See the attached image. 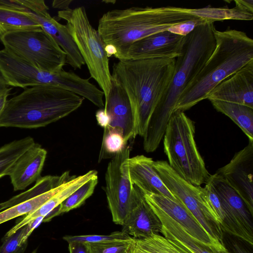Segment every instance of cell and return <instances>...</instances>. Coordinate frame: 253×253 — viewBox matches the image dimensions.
Returning <instances> with one entry per match:
<instances>
[{
  "label": "cell",
  "mask_w": 253,
  "mask_h": 253,
  "mask_svg": "<svg viewBox=\"0 0 253 253\" xmlns=\"http://www.w3.org/2000/svg\"><path fill=\"white\" fill-rule=\"evenodd\" d=\"M0 40L4 48L42 70L58 72L67 63L65 52L42 28L10 32Z\"/></svg>",
  "instance_id": "ba28073f"
},
{
  "label": "cell",
  "mask_w": 253,
  "mask_h": 253,
  "mask_svg": "<svg viewBox=\"0 0 253 253\" xmlns=\"http://www.w3.org/2000/svg\"><path fill=\"white\" fill-rule=\"evenodd\" d=\"M189 13L207 21L214 22L225 20L251 21L253 19V13L236 5L234 8L210 7L188 8Z\"/></svg>",
  "instance_id": "83f0119b"
},
{
  "label": "cell",
  "mask_w": 253,
  "mask_h": 253,
  "mask_svg": "<svg viewBox=\"0 0 253 253\" xmlns=\"http://www.w3.org/2000/svg\"><path fill=\"white\" fill-rule=\"evenodd\" d=\"M59 205L55 208L50 212H49L46 216L44 217L43 222H48L50 221L51 219L54 217L60 214Z\"/></svg>",
  "instance_id": "b9f144b4"
},
{
  "label": "cell",
  "mask_w": 253,
  "mask_h": 253,
  "mask_svg": "<svg viewBox=\"0 0 253 253\" xmlns=\"http://www.w3.org/2000/svg\"><path fill=\"white\" fill-rule=\"evenodd\" d=\"M40 28L37 22L24 11L0 4V37L10 32Z\"/></svg>",
  "instance_id": "cb8c5ba5"
},
{
  "label": "cell",
  "mask_w": 253,
  "mask_h": 253,
  "mask_svg": "<svg viewBox=\"0 0 253 253\" xmlns=\"http://www.w3.org/2000/svg\"><path fill=\"white\" fill-rule=\"evenodd\" d=\"M176 58H156L119 60L112 77L126 94L133 110L137 135L143 137L151 116L167 90Z\"/></svg>",
  "instance_id": "7a4b0ae2"
},
{
  "label": "cell",
  "mask_w": 253,
  "mask_h": 253,
  "mask_svg": "<svg viewBox=\"0 0 253 253\" xmlns=\"http://www.w3.org/2000/svg\"><path fill=\"white\" fill-rule=\"evenodd\" d=\"M215 223L221 227L224 219V213L220 199L210 178L204 187Z\"/></svg>",
  "instance_id": "836d02e7"
},
{
  "label": "cell",
  "mask_w": 253,
  "mask_h": 253,
  "mask_svg": "<svg viewBox=\"0 0 253 253\" xmlns=\"http://www.w3.org/2000/svg\"><path fill=\"white\" fill-rule=\"evenodd\" d=\"M97 175V170H91L81 175L78 176L75 175L72 176L71 178L67 182L66 185L61 190L56 193L37 210L26 215L21 220L6 232L3 238L4 239L9 237L16 231L37 217L40 216L44 217L46 216L76 190Z\"/></svg>",
  "instance_id": "44dd1931"
},
{
  "label": "cell",
  "mask_w": 253,
  "mask_h": 253,
  "mask_svg": "<svg viewBox=\"0 0 253 253\" xmlns=\"http://www.w3.org/2000/svg\"><path fill=\"white\" fill-rule=\"evenodd\" d=\"M47 151L36 143L16 161L9 176L15 191L25 189L41 176Z\"/></svg>",
  "instance_id": "ffe728a7"
},
{
  "label": "cell",
  "mask_w": 253,
  "mask_h": 253,
  "mask_svg": "<svg viewBox=\"0 0 253 253\" xmlns=\"http://www.w3.org/2000/svg\"><path fill=\"white\" fill-rule=\"evenodd\" d=\"M34 230V227L29 223L9 237L3 239L0 253H24L28 238Z\"/></svg>",
  "instance_id": "f546056e"
},
{
  "label": "cell",
  "mask_w": 253,
  "mask_h": 253,
  "mask_svg": "<svg viewBox=\"0 0 253 253\" xmlns=\"http://www.w3.org/2000/svg\"><path fill=\"white\" fill-rule=\"evenodd\" d=\"M69 253H89L86 243L71 242L68 243Z\"/></svg>",
  "instance_id": "8d00e7d4"
},
{
  "label": "cell",
  "mask_w": 253,
  "mask_h": 253,
  "mask_svg": "<svg viewBox=\"0 0 253 253\" xmlns=\"http://www.w3.org/2000/svg\"><path fill=\"white\" fill-rule=\"evenodd\" d=\"M7 86L5 79L0 72V92L7 89Z\"/></svg>",
  "instance_id": "ee69618b"
},
{
  "label": "cell",
  "mask_w": 253,
  "mask_h": 253,
  "mask_svg": "<svg viewBox=\"0 0 253 253\" xmlns=\"http://www.w3.org/2000/svg\"><path fill=\"white\" fill-rule=\"evenodd\" d=\"M38 194V190L37 188L35 186H33L28 190L13 197L8 200L0 203V211L32 198L37 196Z\"/></svg>",
  "instance_id": "d590c367"
},
{
  "label": "cell",
  "mask_w": 253,
  "mask_h": 253,
  "mask_svg": "<svg viewBox=\"0 0 253 253\" xmlns=\"http://www.w3.org/2000/svg\"><path fill=\"white\" fill-rule=\"evenodd\" d=\"M194 122L183 111L171 115L164 135V150L169 166L182 178L200 186L211 174L206 169L195 140Z\"/></svg>",
  "instance_id": "8992f818"
},
{
  "label": "cell",
  "mask_w": 253,
  "mask_h": 253,
  "mask_svg": "<svg viewBox=\"0 0 253 253\" xmlns=\"http://www.w3.org/2000/svg\"><path fill=\"white\" fill-rule=\"evenodd\" d=\"M72 1L73 0H54L52 2V5L54 8L60 9V10H63L70 8L69 5Z\"/></svg>",
  "instance_id": "ab89813d"
},
{
  "label": "cell",
  "mask_w": 253,
  "mask_h": 253,
  "mask_svg": "<svg viewBox=\"0 0 253 253\" xmlns=\"http://www.w3.org/2000/svg\"><path fill=\"white\" fill-rule=\"evenodd\" d=\"M213 23L208 21L184 37L172 79L153 111L143 136V148L146 152H153L158 148L178 100L213 51Z\"/></svg>",
  "instance_id": "6da1fadb"
},
{
  "label": "cell",
  "mask_w": 253,
  "mask_h": 253,
  "mask_svg": "<svg viewBox=\"0 0 253 253\" xmlns=\"http://www.w3.org/2000/svg\"><path fill=\"white\" fill-rule=\"evenodd\" d=\"M224 178L253 213V141L237 152L230 162L215 173Z\"/></svg>",
  "instance_id": "4fadbf2b"
},
{
  "label": "cell",
  "mask_w": 253,
  "mask_h": 253,
  "mask_svg": "<svg viewBox=\"0 0 253 253\" xmlns=\"http://www.w3.org/2000/svg\"><path fill=\"white\" fill-rule=\"evenodd\" d=\"M130 148L126 145L112 158L105 172V191L112 220L123 225L129 211L133 185L129 176Z\"/></svg>",
  "instance_id": "30bf717a"
},
{
  "label": "cell",
  "mask_w": 253,
  "mask_h": 253,
  "mask_svg": "<svg viewBox=\"0 0 253 253\" xmlns=\"http://www.w3.org/2000/svg\"><path fill=\"white\" fill-rule=\"evenodd\" d=\"M146 201L152 203L175 220L193 238L202 244L216 250L225 248L215 244L189 211L179 201L164 195L144 194Z\"/></svg>",
  "instance_id": "ac0fdd59"
},
{
  "label": "cell",
  "mask_w": 253,
  "mask_h": 253,
  "mask_svg": "<svg viewBox=\"0 0 253 253\" xmlns=\"http://www.w3.org/2000/svg\"><path fill=\"white\" fill-rule=\"evenodd\" d=\"M68 181L50 190L0 211V224L36 211L61 190Z\"/></svg>",
  "instance_id": "4316f807"
},
{
  "label": "cell",
  "mask_w": 253,
  "mask_h": 253,
  "mask_svg": "<svg viewBox=\"0 0 253 253\" xmlns=\"http://www.w3.org/2000/svg\"><path fill=\"white\" fill-rule=\"evenodd\" d=\"M184 38L168 30L151 35L130 45L119 60L176 58L180 54Z\"/></svg>",
  "instance_id": "5bb4252c"
},
{
  "label": "cell",
  "mask_w": 253,
  "mask_h": 253,
  "mask_svg": "<svg viewBox=\"0 0 253 253\" xmlns=\"http://www.w3.org/2000/svg\"><path fill=\"white\" fill-rule=\"evenodd\" d=\"M133 185L130 209L122 231L136 239L161 233L160 219L147 202L143 192Z\"/></svg>",
  "instance_id": "9a60e30c"
},
{
  "label": "cell",
  "mask_w": 253,
  "mask_h": 253,
  "mask_svg": "<svg viewBox=\"0 0 253 253\" xmlns=\"http://www.w3.org/2000/svg\"><path fill=\"white\" fill-rule=\"evenodd\" d=\"M207 21H208L203 18L197 17L172 26L168 31L173 34L185 37L193 31L196 27L204 24Z\"/></svg>",
  "instance_id": "e575fe53"
},
{
  "label": "cell",
  "mask_w": 253,
  "mask_h": 253,
  "mask_svg": "<svg viewBox=\"0 0 253 253\" xmlns=\"http://www.w3.org/2000/svg\"><path fill=\"white\" fill-rule=\"evenodd\" d=\"M213 107L230 118L253 141V108L246 105L219 100H211Z\"/></svg>",
  "instance_id": "d4e9b609"
},
{
  "label": "cell",
  "mask_w": 253,
  "mask_h": 253,
  "mask_svg": "<svg viewBox=\"0 0 253 253\" xmlns=\"http://www.w3.org/2000/svg\"><path fill=\"white\" fill-rule=\"evenodd\" d=\"M96 119L99 125L104 128H107L109 124L110 118L105 112L104 109H100L96 113Z\"/></svg>",
  "instance_id": "74e56055"
},
{
  "label": "cell",
  "mask_w": 253,
  "mask_h": 253,
  "mask_svg": "<svg viewBox=\"0 0 253 253\" xmlns=\"http://www.w3.org/2000/svg\"><path fill=\"white\" fill-rule=\"evenodd\" d=\"M58 17L66 22L69 30L89 74L104 93L105 101L112 85L109 59L105 44L97 30L91 24L85 8L79 6L59 10Z\"/></svg>",
  "instance_id": "52a82bcc"
},
{
  "label": "cell",
  "mask_w": 253,
  "mask_h": 253,
  "mask_svg": "<svg viewBox=\"0 0 253 253\" xmlns=\"http://www.w3.org/2000/svg\"><path fill=\"white\" fill-rule=\"evenodd\" d=\"M153 166L168 189L192 214L211 240L218 246H224L222 230L213 220L204 187L184 179L167 161H154Z\"/></svg>",
  "instance_id": "9c48e42d"
},
{
  "label": "cell",
  "mask_w": 253,
  "mask_h": 253,
  "mask_svg": "<svg viewBox=\"0 0 253 253\" xmlns=\"http://www.w3.org/2000/svg\"><path fill=\"white\" fill-rule=\"evenodd\" d=\"M104 110L110 118L108 126L104 129L121 133L126 143L137 135L135 116L128 98L121 86L112 79V85Z\"/></svg>",
  "instance_id": "2e32d148"
},
{
  "label": "cell",
  "mask_w": 253,
  "mask_h": 253,
  "mask_svg": "<svg viewBox=\"0 0 253 253\" xmlns=\"http://www.w3.org/2000/svg\"><path fill=\"white\" fill-rule=\"evenodd\" d=\"M214 35L213 51L181 94L173 112L187 110L206 99L217 85L253 61V40L246 33L214 29Z\"/></svg>",
  "instance_id": "277c9868"
},
{
  "label": "cell",
  "mask_w": 253,
  "mask_h": 253,
  "mask_svg": "<svg viewBox=\"0 0 253 253\" xmlns=\"http://www.w3.org/2000/svg\"><path fill=\"white\" fill-rule=\"evenodd\" d=\"M97 183V175L76 190L60 204V214L67 212L82 206L93 193Z\"/></svg>",
  "instance_id": "f1b7e54d"
},
{
  "label": "cell",
  "mask_w": 253,
  "mask_h": 253,
  "mask_svg": "<svg viewBox=\"0 0 253 253\" xmlns=\"http://www.w3.org/2000/svg\"><path fill=\"white\" fill-rule=\"evenodd\" d=\"M32 253H36V251H33Z\"/></svg>",
  "instance_id": "bcb514c9"
},
{
  "label": "cell",
  "mask_w": 253,
  "mask_h": 253,
  "mask_svg": "<svg viewBox=\"0 0 253 253\" xmlns=\"http://www.w3.org/2000/svg\"><path fill=\"white\" fill-rule=\"evenodd\" d=\"M35 144L31 136L15 140L0 148V178L9 175L18 159Z\"/></svg>",
  "instance_id": "484cf974"
},
{
  "label": "cell",
  "mask_w": 253,
  "mask_h": 253,
  "mask_svg": "<svg viewBox=\"0 0 253 253\" xmlns=\"http://www.w3.org/2000/svg\"><path fill=\"white\" fill-rule=\"evenodd\" d=\"M234 2L236 5H238L246 10L253 13V0H236Z\"/></svg>",
  "instance_id": "f35d334b"
},
{
  "label": "cell",
  "mask_w": 253,
  "mask_h": 253,
  "mask_svg": "<svg viewBox=\"0 0 253 253\" xmlns=\"http://www.w3.org/2000/svg\"><path fill=\"white\" fill-rule=\"evenodd\" d=\"M154 161L143 155L129 158L128 168L130 180L144 194L164 195L178 201L165 185L153 166Z\"/></svg>",
  "instance_id": "d6986e66"
},
{
  "label": "cell",
  "mask_w": 253,
  "mask_h": 253,
  "mask_svg": "<svg viewBox=\"0 0 253 253\" xmlns=\"http://www.w3.org/2000/svg\"><path fill=\"white\" fill-rule=\"evenodd\" d=\"M207 99L253 108V61L217 85Z\"/></svg>",
  "instance_id": "e0dca14e"
},
{
  "label": "cell",
  "mask_w": 253,
  "mask_h": 253,
  "mask_svg": "<svg viewBox=\"0 0 253 253\" xmlns=\"http://www.w3.org/2000/svg\"><path fill=\"white\" fill-rule=\"evenodd\" d=\"M232 248L234 253H250L236 242H232Z\"/></svg>",
  "instance_id": "7bdbcfd3"
},
{
  "label": "cell",
  "mask_w": 253,
  "mask_h": 253,
  "mask_svg": "<svg viewBox=\"0 0 253 253\" xmlns=\"http://www.w3.org/2000/svg\"><path fill=\"white\" fill-rule=\"evenodd\" d=\"M217 252L218 253H230L226 249V248H224L220 250H216Z\"/></svg>",
  "instance_id": "f6af8a7d"
},
{
  "label": "cell",
  "mask_w": 253,
  "mask_h": 253,
  "mask_svg": "<svg viewBox=\"0 0 253 253\" xmlns=\"http://www.w3.org/2000/svg\"><path fill=\"white\" fill-rule=\"evenodd\" d=\"M148 203L162 222L161 233L163 236L176 241L193 253H218L214 248L207 246L195 240L175 220L158 207Z\"/></svg>",
  "instance_id": "7402d4cb"
},
{
  "label": "cell",
  "mask_w": 253,
  "mask_h": 253,
  "mask_svg": "<svg viewBox=\"0 0 253 253\" xmlns=\"http://www.w3.org/2000/svg\"><path fill=\"white\" fill-rule=\"evenodd\" d=\"M130 253H193L176 241L152 234L146 238H133Z\"/></svg>",
  "instance_id": "603a6c76"
},
{
  "label": "cell",
  "mask_w": 253,
  "mask_h": 253,
  "mask_svg": "<svg viewBox=\"0 0 253 253\" xmlns=\"http://www.w3.org/2000/svg\"><path fill=\"white\" fill-rule=\"evenodd\" d=\"M215 192L224 213L221 226L222 230L253 245L252 215L238 193L222 177L215 173L210 175Z\"/></svg>",
  "instance_id": "8fae6325"
},
{
  "label": "cell",
  "mask_w": 253,
  "mask_h": 253,
  "mask_svg": "<svg viewBox=\"0 0 253 253\" xmlns=\"http://www.w3.org/2000/svg\"><path fill=\"white\" fill-rule=\"evenodd\" d=\"M197 17L188 8L175 6L115 9L102 15L97 31L105 45L114 49V56L119 60L135 42Z\"/></svg>",
  "instance_id": "3957f363"
},
{
  "label": "cell",
  "mask_w": 253,
  "mask_h": 253,
  "mask_svg": "<svg viewBox=\"0 0 253 253\" xmlns=\"http://www.w3.org/2000/svg\"><path fill=\"white\" fill-rule=\"evenodd\" d=\"M131 237L121 231H115L108 235H66L63 237V239L68 243L71 242L93 243L110 240L127 239Z\"/></svg>",
  "instance_id": "d6a6232c"
},
{
  "label": "cell",
  "mask_w": 253,
  "mask_h": 253,
  "mask_svg": "<svg viewBox=\"0 0 253 253\" xmlns=\"http://www.w3.org/2000/svg\"><path fill=\"white\" fill-rule=\"evenodd\" d=\"M40 25L50 35L66 54L67 63L75 70L82 68L84 61L66 25L59 23L48 12V7L43 0H35L29 9L19 7Z\"/></svg>",
  "instance_id": "7c38bea8"
},
{
  "label": "cell",
  "mask_w": 253,
  "mask_h": 253,
  "mask_svg": "<svg viewBox=\"0 0 253 253\" xmlns=\"http://www.w3.org/2000/svg\"><path fill=\"white\" fill-rule=\"evenodd\" d=\"M84 100L83 97L57 86H32L7 100L0 116V127L45 126L76 111Z\"/></svg>",
  "instance_id": "5b68a950"
},
{
  "label": "cell",
  "mask_w": 253,
  "mask_h": 253,
  "mask_svg": "<svg viewBox=\"0 0 253 253\" xmlns=\"http://www.w3.org/2000/svg\"><path fill=\"white\" fill-rule=\"evenodd\" d=\"M11 89V88L8 87L5 90L0 92V116L7 100V97L9 94Z\"/></svg>",
  "instance_id": "60d3db41"
},
{
  "label": "cell",
  "mask_w": 253,
  "mask_h": 253,
  "mask_svg": "<svg viewBox=\"0 0 253 253\" xmlns=\"http://www.w3.org/2000/svg\"><path fill=\"white\" fill-rule=\"evenodd\" d=\"M133 238L86 243L89 253H130Z\"/></svg>",
  "instance_id": "1f68e13d"
},
{
  "label": "cell",
  "mask_w": 253,
  "mask_h": 253,
  "mask_svg": "<svg viewBox=\"0 0 253 253\" xmlns=\"http://www.w3.org/2000/svg\"><path fill=\"white\" fill-rule=\"evenodd\" d=\"M126 144L121 133L114 130L104 129L99 162L104 159L112 158L121 152Z\"/></svg>",
  "instance_id": "4dcf8cb0"
}]
</instances>
